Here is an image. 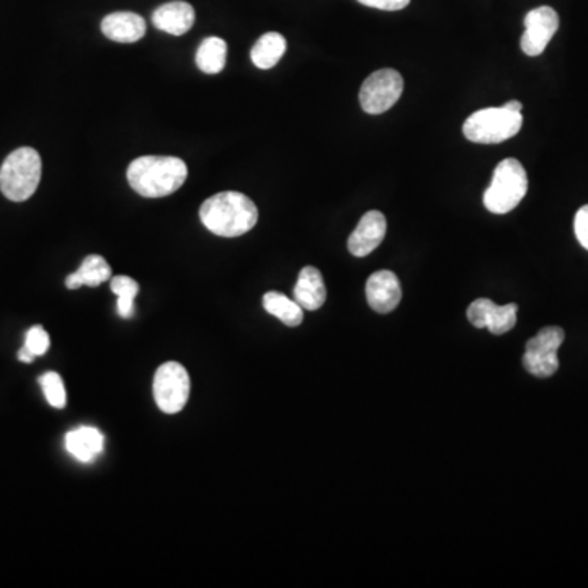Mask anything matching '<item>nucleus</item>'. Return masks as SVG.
Instances as JSON below:
<instances>
[{"label":"nucleus","mask_w":588,"mask_h":588,"mask_svg":"<svg viewBox=\"0 0 588 588\" xmlns=\"http://www.w3.org/2000/svg\"><path fill=\"white\" fill-rule=\"evenodd\" d=\"M200 219L208 231L219 237H239L255 228L259 210L249 196L223 192L211 196L201 205Z\"/></svg>","instance_id":"nucleus-1"},{"label":"nucleus","mask_w":588,"mask_h":588,"mask_svg":"<svg viewBox=\"0 0 588 588\" xmlns=\"http://www.w3.org/2000/svg\"><path fill=\"white\" fill-rule=\"evenodd\" d=\"M128 182L144 198H162L182 188L187 180V164L179 157H138L128 167Z\"/></svg>","instance_id":"nucleus-2"},{"label":"nucleus","mask_w":588,"mask_h":588,"mask_svg":"<svg viewBox=\"0 0 588 588\" xmlns=\"http://www.w3.org/2000/svg\"><path fill=\"white\" fill-rule=\"evenodd\" d=\"M41 180V157L33 147H18L0 167V190L10 201H27Z\"/></svg>","instance_id":"nucleus-3"},{"label":"nucleus","mask_w":588,"mask_h":588,"mask_svg":"<svg viewBox=\"0 0 588 588\" xmlns=\"http://www.w3.org/2000/svg\"><path fill=\"white\" fill-rule=\"evenodd\" d=\"M528 192V175L520 161L508 157L494 170V177L484 193V206L490 213L507 214L515 210Z\"/></svg>","instance_id":"nucleus-4"},{"label":"nucleus","mask_w":588,"mask_h":588,"mask_svg":"<svg viewBox=\"0 0 588 588\" xmlns=\"http://www.w3.org/2000/svg\"><path fill=\"white\" fill-rule=\"evenodd\" d=\"M522 113L508 112L504 107L484 108L464 121L466 139L476 144H500L522 130Z\"/></svg>","instance_id":"nucleus-5"},{"label":"nucleus","mask_w":588,"mask_h":588,"mask_svg":"<svg viewBox=\"0 0 588 588\" xmlns=\"http://www.w3.org/2000/svg\"><path fill=\"white\" fill-rule=\"evenodd\" d=\"M154 399L164 414H179L190 396V376L185 366L167 361L154 376Z\"/></svg>","instance_id":"nucleus-6"},{"label":"nucleus","mask_w":588,"mask_h":588,"mask_svg":"<svg viewBox=\"0 0 588 588\" xmlns=\"http://www.w3.org/2000/svg\"><path fill=\"white\" fill-rule=\"evenodd\" d=\"M566 339L561 327L551 326L539 330L533 339L526 343L523 366L536 378H549L559 370L557 352Z\"/></svg>","instance_id":"nucleus-7"},{"label":"nucleus","mask_w":588,"mask_h":588,"mask_svg":"<svg viewBox=\"0 0 588 588\" xmlns=\"http://www.w3.org/2000/svg\"><path fill=\"white\" fill-rule=\"evenodd\" d=\"M404 92V79L394 69L373 72L360 89V105L363 112L381 115L396 105Z\"/></svg>","instance_id":"nucleus-8"},{"label":"nucleus","mask_w":588,"mask_h":588,"mask_svg":"<svg viewBox=\"0 0 588 588\" xmlns=\"http://www.w3.org/2000/svg\"><path fill=\"white\" fill-rule=\"evenodd\" d=\"M559 28V15L553 7L543 5L528 12L525 17V33L522 36V51L526 56H539L548 48Z\"/></svg>","instance_id":"nucleus-9"},{"label":"nucleus","mask_w":588,"mask_h":588,"mask_svg":"<svg viewBox=\"0 0 588 588\" xmlns=\"http://www.w3.org/2000/svg\"><path fill=\"white\" fill-rule=\"evenodd\" d=\"M517 304L499 306L487 298H479L469 304L468 319L477 329L490 330V334L504 335L517 326Z\"/></svg>","instance_id":"nucleus-10"},{"label":"nucleus","mask_w":588,"mask_h":588,"mask_svg":"<svg viewBox=\"0 0 588 588\" xmlns=\"http://www.w3.org/2000/svg\"><path fill=\"white\" fill-rule=\"evenodd\" d=\"M366 299L373 311L388 314L399 306L402 288L396 273L391 270H379L366 281Z\"/></svg>","instance_id":"nucleus-11"},{"label":"nucleus","mask_w":588,"mask_h":588,"mask_svg":"<svg viewBox=\"0 0 588 588\" xmlns=\"http://www.w3.org/2000/svg\"><path fill=\"white\" fill-rule=\"evenodd\" d=\"M388 223L381 211H368L363 214L357 229L348 237V250L355 257H366L378 249L386 236Z\"/></svg>","instance_id":"nucleus-12"},{"label":"nucleus","mask_w":588,"mask_h":588,"mask_svg":"<svg viewBox=\"0 0 588 588\" xmlns=\"http://www.w3.org/2000/svg\"><path fill=\"white\" fill-rule=\"evenodd\" d=\"M195 9L188 2L174 0L156 9L152 14V23L157 30L169 35L182 36L195 25Z\"/></svg>","instance_id":"nucleus-13"},{"label":"nucleus","mask_w":588,"mask_h":588,"mask_svg":"<svg viewBox=\"0 0 588 588\" xmlns=\"http://www.w3.org/2000/svg\"><path fill=\"white\" fill-rule=\"evenodd\" d=\"M146 20L134 12H115L102 20V33L116 43H136L146 35Z\"/></svg>","instance_id":"nucleus-14"},{"label":"nucleus","mask_w":588,"mask_h":588,"mask_svg":"<svg viewBox=\"0 0 588 588\" xmlns=\"http://www.w3.org/2000/svg\"><path fill=\"white\" fill-rule=\"evenodd\" d=\"M327 290L324 278L316 267H304L294 286V301L303 309L317 311L326 303Z\"/></svg>","instance_id":"nucleus-15"},{"label":"nucleus","mask_w":588,"mask_h":588,"mask_svg":"<svg viewBox=\"0 0 588 588\" xmlns=\"http://www.w3.org/2000/svg\"><path fill=\"white\" fill-rule=\"evenodd\" d=\"M102 433L94 427H81L66 435V448L81 463H92L103 451Z\"/></svg>","instance_id":"nucleus-16"},{"label":"nucleus","mask_w":588,"mask_h":588,"mask_svg":"<svg viewBox=\"0 0 588 588\" xmlns=\"http://www.w3.org/2000/svg\"><path fill=\"white\" fill-rule=\"evenodd\" d=\"M110 278H112V268L107 260L100 255H89L85 257L81 268L66 278V286L69 290H79L82 286L95 288Z\"/></svg>","instance_id":"nucleus-17"},{"label":"nucleus","mask_w":588,"mask_h":588,"mask_svg":"<svg viewBox=\"0 0 588 588\" xmlns=\"http://www.w3.org/2000/svg\"><path fill=\"white\" fill-rule=\"evenodd\" d=\"M286 46L285 36L277 32L265 33L250 51V59L259 69L267 71L280 63L286 53Z\"/></svg>","instance_id":"nucleus-18"},{"label":"nucleus","mask_w":588,"mask_h":588,"mask_svg":"<svg viewBox=\"0 0 588 588\" xmlns=\"http://www.w3.org/2000/svg\"><path fill=\"white\" fill-rule=\"evenodd\" d=\"M263 308L268 314L278 317L288 327L301 326L304 319V309L294 299L278 291H268L263 296Z\"/></svg>","instance_id":"nucleus-19"},{"label":"nucleus","mask_w":588,"mask_h":588,"mask_svg":"<svg viewBox=\"0 0 588 588\" xmlns=\"http://www.w3.org/2000/svg\"><path fill=\"white\" fill-rule=\"evenodd\" d=\"M228 58V45L223 38L211 36L201 43L196 51V66L205 74H219L226 66Z\"/></svg>","instance_id":"nucleus-20"},{"label":"nucleus","mask_w":588,"mask_h":588,"mask_svg":"<svg viewBox=\"0 0 588 588\" xmlns=\"http://www.w3.org/2000/svg\"><path fill=\"white\" fill-rule=\"evenodd\" d=\"M112 291L118 296L116 311L123 319H130L134 314V299L138 296L139 285L133 278L118 275L112 278Z\"/></svg>","instance_id":"nucleus-21"},{"label":"nucleus","mask_w":588,"mask_h":588,"mask_svg":"<svg viewBox=\"0 0 588 588\" xmlns=\"http://www.w3.org/2000/svg\"><path fill=\"white\" fill-rule=\"evenodd\" d=\"M40 384L49 406L54 407V409H64L66 407V388H64L63 378L58 373H54V371L45 373L40 378Z\"/></svg>","instance_id":"nucleus-22"},{"label":"nucleus","mask_w":588,"mask_h":588,"mask_svg":"<svg viewBox=\"0 0 588 588\" xmlns=\"http://www.w3.org/2000/svg\"><path fill=\"white\" fill-rule=\"evenodd\" d=\"M48 332L41 326L32 327L28 330L27 337H25V347L35 355V357H43L49 350Z\"/></svg>","instance_id":"nucleus-23"},{"label":"nucleus","mask_w":588,"mask_h":588,"mask_svg":"<svg viewBox=\"0 0 588 588\" xmlns=\"http://www.w3.org/2000/svg\"><path fill=\"white\" fill-rule=\"evenodd\" d=\"M574 231L577 241L588 250V205L582 206L575 214Z\"/></svg>","instance_id":"nucleus-24"},{"label":"nucleus","mask_w":588,"mask_h":588,"mask_svg":"<svg viewBox=\"0 0 588 588\" xmlns=\"http://www.w3.org/2000/svg\"><path fill=\"white\" fill-rule=\"evenodd\" d=\"M360 4L373 9L386 10V12H397V10L406 9L410 0H358Z\"/></svg>","instance_id":"nucleus-25"},{"label":"nucleus","mask_w":588,"mask_h":588,"mask_svg":"<svg viewBox=\"0 0 588 588\" xmlns=\"http://www.w3.org/2000/svg\"><path fill=\"white\" fill-rule=\"evenodd\" d=\"M35 358V355H33V353L30 352V350H28L25 345L20 348V352H18V360L23 361V363H32Z\"/></svg>","instance_id":"nucleus-26"},{"label":"nucleus","mask_w":588,"mask_h":588,"mask_svg":"<svg viewBox=\"0 0 588 588\" xmlns=\"http://www.w3.org/2000/svg\"><path fill=\"white\" fill-rule=\"evenodd\" d=\"M502 107H504L505 110H508V112L522 113L523 105L522 103L517 102V100H512V102H507L505 105H502Z\"/></svg>","instance_id":"nucleus-27"}]
</instances>
